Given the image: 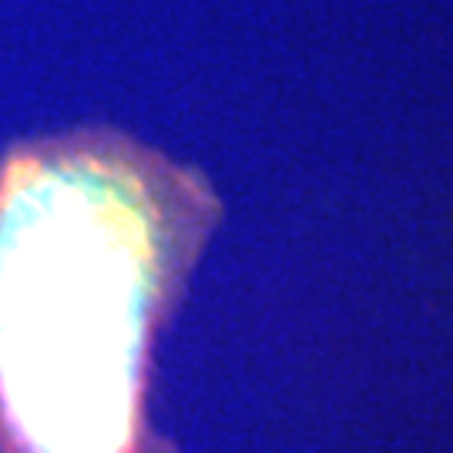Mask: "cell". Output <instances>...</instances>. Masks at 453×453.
Segmentation results:
<instances>
[{"instance_id": "6da1fadb", "label": "cell", "mask_w": 453, "mask_h": 453, "mask_svg": "<svg viewBox=\"0 0 453 453\" xmlns=\"http://www.w3.org/2000/svg\"><path fill=\"white\" fill-rule=\"evenodd\" d=\"M198 209L181 172L114 138L4 165L0 453H148V346Z\"/></svg>"}]
</instances>
